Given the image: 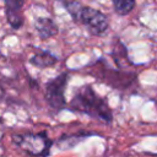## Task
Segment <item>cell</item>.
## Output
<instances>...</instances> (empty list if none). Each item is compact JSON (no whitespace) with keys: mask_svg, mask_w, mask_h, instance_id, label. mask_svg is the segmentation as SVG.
I'll return each instance as SVG.
<instances>
[{"mask_svg":"<svg viewBox=\"0 0 157 157\" xmlns=\"http://www.w3.org/2000/svg\"><path fill=\"white\" fill-rule=\"evenodd\" d=\"M6 21L12 29H20L23 26V16L21 13L25 0H4Z\"/></svg>","mask_w":157,"mask_h":157,"instance_id":"cell-6","label":"cell"},{"mask_svg":"<svg viewBox=\"0 0 157 157\" xmlns=\"http://www.w3.org/2000/svg\"><path fill=\"white\" fill-rule=\"evenodd\" d=\"M63 4H64V7L66 9V11L74 18V21L78 22V16H80V12H81V9H82L80 2L76 1V0H69V1H64Z\"/></svg>","mask_w":157,"mask_h":157,"instance_id":"cell-11","label":"cell"},{"mask_svg":"<svg viewBox=\"0 0 157 157\" xmlns=\"http://www.w3.org/2000/svg\"><path fill=\"white\" fill-rule=\"evenodd\" d=\"M99 80L117 90H129L136 83V75L134 72H121L113 70H102Z\"/></svg>","mask_w":157,"mask_h":157,"instance_id":"cell-5","label":"cell"},{"mask_svg":"<svg viewBox=\"0 0 157 157\" xmlns=\"http://www.w3.org/2000/svg\"><path fill=\"white\" fill-rule=\"evenodd\" d=\"M93 135L92 132H83V131H80V132H75V134H70V135H63L60 136L55 144L58 145V147L60 150H67V148H72L75 147L78 142L83 141L85 139H87L88 136Z\"/></svg>","mask_w":157,"mask_h":157,"instance_id":"cell-9","label":"cell"},{"mask_svg":"<svg viewBox=\"0 0 157 157\" xmlns=\"http://www.w3.org/2000/svg\"><path fill=\"white\" fill-rule=\"evenodd\" d=\"M78 21L82 25H85L88 32L93 36H102L109 26L107 16L99 10L90 6H82Z\"/></svg>","mask_w":157,"mask_h":157,"instance_id":"cell-4","label":"cell"},{"mask_svg":"<svg viewBox=\"0 0 157 157\" xmlns=\"http://www.w3.org/2000/svg\"><path fill=\"white\" fill-rule=\"evenodd\" d=\"M58 56L52 54L48 50H42L39 53H36L29 58V63L39 69H45V67H52L58 63Z\"/></svg>","mask_w":157,"mask_h":157,"instance_id":"cell-8","label":"cell"},{"mask_svg":"<svg viewBox=\"0 0 157 157\" xmlns=\"http://www.w3.org/2000/svg\"><path fill=\"white\" fill-rule=\"evenodd\" d=\"M5 97H6V92H5V88L0 85V102L1 101H4L5 99Z\"/></svg>","mask_w":157,"mask_h":157,"instance_id":"cell-12","label":"cell"},{"mask_svg":"<svg viewBox=\"0 0 157 157\" xmlns=\"http://www.w3.org/2000/svg\"><path fill=\"white\" fill-rule=\"evenodd\" d=\"M69 74L61 72L45 83V101L50 109H53L55 113L67 107V102L65 99V88Z\"/></svg>","mask_w":157,"mask_h":157,"instance_id":"cell-3","label":"cell"},{"mask_svg":"<svg viewBox=\"0 0 157 157\" xmlns=\"http://www.w3.org/2000/svg\"><path fill=\"white\" fill-rule=\"evenodd\" d=\"M135 1L136 0H112L114 11L120 16H125L131 12L135 7Z\"/></svg>","mask_w":157,"mask_h":157,"instance_id":"cell-10","label":"cell"},{"mask_svg":"<svg viewBox=\"0 0 157 157\" xmlns=\"http://www.w3.org/2000/svg\"><path fill=\"white\" fill-rule=\"evenodd\" d=\"M12 142L32 157H48L54 144L45 130L39 132L15 134L12 136Z\"/></svg>","mask_w":157,"mask_h":157,"instance_id":"cell-2","label":"cell"},{"mask_svg":"<svg viewBox=\"0 0 157 157\" xmlns=\"http://www.w3.org/2000/svg\"><path fill=\"white\" fill-rule=\"evenodd\" d=\"M69 109L75 113L86 114L105 124H110L113 120V113L108 102L98 96L91 85H85L77 90L69 103Z\"/></svg>","mask_w":157,"mask_h":157,"instance_id":"cell-1","label":"cell"},{"mask_svg":"<svg viewBox=\"0 0 157 157\" xmlns=\"http://www.w3.org/2000/svg\"><path fill=\"white\" fill-rule=\"evenodd\" d=\"M34 28H36L39 38L43 40L54 37L59 31L56 23L49 17H38L34 21Z\"/></svg>","mask_w":157,"mask_h":157,"instance_id":"cell-7","label":"cell"}]
</instances>
